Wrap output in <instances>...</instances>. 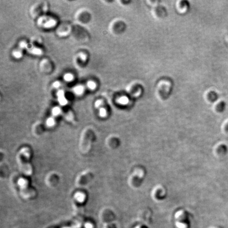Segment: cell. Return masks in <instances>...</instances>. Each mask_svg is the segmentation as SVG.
Wrapping results in <instances>:
<instances>
[{
	"label": "cell",
	"mask_w": 228,
	"mask_h": 228,
	"mask_svg": "<svg viewBox=\"0 0 228 228\" xmlns=\"http://www.w3.org/2000/svg\"><path fill=\"white\" fill-rule=\"evenodd\" d=\"M136 228H145L144 226H142H142H137V227H136Z\"/></svg>",
	"instance_id": "83f0119b"
},
{
	"label": "cell",
	"mask_w": 228,
	"mask_h": 228,
	"mask_svg": "<svg viewBox=\"0 0 228 228\" xmlns=\"http://www.w3.org/2000/svg\"><path fill=\"white\" fill-rule=\"evenodd\" d=\"M52 86L55 88H59L61 86L60 82L58 81H56L53 82Z\"/></svg>",
	"instance_id": "603a6c76"
},
{
	"label": "cell",
	"mask_w": 228,
	"mask_h": 228,
	"mask_svg": "<svg viewBox=\"0 0 228 228\" xmlns=\"http://www.w3.org/2000/svg\"><path fill=\"white\" fill-rule=\"evenodd\" d=\"M22 50L20 49L15 50L12 53V56L16 59H20L22 57Z\"/></svg>",
	"instance_id": "5bb4252c"
},
{
	"label": "cell",
	"mask_w": 228,
	"mask_h": 228,
	"mask_svg": "<svg viewBox=\"0 0 228 228\" xmlns=\"http://www.w3.org/2000/svg\"><path fill=\"white\" fill-rule=\"evenodd\" d=\"M176 225L179 228H188V215L184 211H180L176 214Z\"/></svg>",
	"instance_id": "7a4b0ae2"
},
{
	"label": "cell",
	"mask_w": 228,
	"mask_h": 228,
	"mask_svg": "<svg viewBox=\"0 0 228 228\" xmlns=\"http://www.w3.org/2000/svg\"><path fill=\"white\" fill-rule=\"evenodd\" d=\"M205 97L206 101L210 103H215L219 99L218 95L213 90H208L205 93Z\"/></svg>",
	"instance_id": "3957f363"
},
{
	"label": "cell",
	"mask_w": 228,
	"mask_h": 228,
	"mask_svg": "<svg viewBox=\"0 0 228 228\" xmlns=\"http://www.w3.org/2000/svg\"><path fill=\"white\" fill-rule=\"evenodd\" d=\"M64 81L67 82H70L71 81H73V76L70 73H66L64 75Z\"/></svg>",
	"instance_id": "9a60e30c"
},
{
	"label": "cell",
	"mask_w": 228,
	"mask_h": 228,
	"mask_svg": "<svg viewBox=\"0 0 228 228\" xmlns=\"http://www.w3.org/2000/svg\"><path fill=\"white\" fill-rule=\"evenodd\" d=\"M73 91L76 95L78 96H81L84 93L85 91V88L82 85H78V86H75V87L73 88Z\"/></svg>",
	"instance_id": "30bf717a"
},
{
	"label": "cell",
	"mask_w": 228,
	"mask_h": 228,
	"mask_svg": "<svg viewBox=\"0 0 228 228\" xmlns=\"http://www.w3.org/2000/svg\"><path fill=\"white\" fill-rule=\"evenodd\" d=\"M81 226V223H76V225H73L70 226H67L64 228H80Z\"/></svg>",
	"instance_id": "44dd1931"
},
{
	"label": "cell",
	"mask_w": 228,
	"mask_h": 228,
	"mask_svg": "<svg viewBox=\"0 0 228 228\" xmlns=\"http://www.w3.org/2000/svg\"><path fill=\"white\" fill-rule=\"evenodd\" d=\"M128 102V99L127 97H126V96L121 97L118 100V102L119 104H122V105L126 104V103L127 104Z\"/></svg>",
	"instance_id": "2e32d148"
},
{
	"label": "cell",
	"mask_w": 228,
	"mask_h": 228,
	"mask_svg": "<svg viewBox=\"0 0 228 228\" xmlns=\"http://www.w3.org/2000/svg\"><path fill=\"white\" fill-rule=\"evenodd\" d=\"M102 104H103V102L102 100H98L95 102V107L99 108L102 106Z\"/></svg>",
	"instance_id": "ffe728a7"
},
{
	"label": "cell",
	"mask_w": 228,
	"mask_h": 228,
	"mask_svg": "<svg viewBox=\"0 0 228 228\" xmlns=\"http://www.w3.org/2000/svg\"><path fill=\"white\" fill-rule=\"evenodd\" d=\"M21 152L24 157V159H23V157L21 155L19 154L18 155L19 162L20 164V165L21 166V168L25 174L30 175L32 172V168L29 163V159L30 157L29 151L27 148H25L21 150Z\"/></svg>",
	"instance_id": "6da1fadb"
},
{
	"label": "cell",
	"mask_w": 228,
	"mask_h": 228,
	"mask_svg": "<svg viewBox=\"0 0 228 228\" xmlns=\"http://www.w3.org/2000/svg\"><path fill=\"white\" fill-rule=\"evenodd\" d=\"M19 48H20V49L22 50L23 49H27V48L29 49L30 48L29 47L28 44L27 42H24V41H22V42H21L19 44Z\"/></svg>",
	"instance_id": "ac0fdd59"
},
{
	"label": "cell",
	"mask_w": 228,
	"mask_h": 228,
	"mask_svg": "<svg viewBox=\"0 0 228 228\" xmlns=\"http://www.w3.org/2000/svg\"><path fill=\"white\" fill-rule=\"evenodd\" d=\"M166 14V10L162 6H156L153 10V15L156 18H164Z\"/></svg>",
	"instance_id": "277c9868"
},
{
	"label": "cell",
	"mask_w": 228,
	"mask_h": 228,
	"mask_svg": "<svg viewBox=\"0 0 228 228\" xmlns=\"http://www.w3.org/2000/svg\"><path fill=\"white\" fill-rule=\"evenodd\" d=\"M57 23L56 21L54 19H46L45 22L44 23L43 27L46 28H51L56 26Z\"/></svg>",
	"instance_id": "9c48e42d"
},
{
	"label": "cell",
	"mask_w": 228,
	"mask_h": 228,
	"mask_svg": "<svg viewBox=\"0 0 228 228\" xmlns=\"http://www.w3.org/2000/svg\"><path fill=\"white\" fill-rule=\"evenodd\" d=\"M79 58H80V59H81V60L84 61L86 60V58H87L86 55L84 53H79Z\"/></svg>",
	"instance_id": "7402d4cb"
},
{
	"label": "cell",
	"mask_w": 228,
	"mask_h": 228,
	"mask_svg": "<svg viewBox=\"0 0 228 228\" xmlns=\"http://www.w3.org/2000/svg\"><path fill=\"white\" fill-rule=\"evenodd\" d=\"M58 101L61 106H65L68 103L67 99L64 95V92L62 90H59L57 93Z\"/></svg>",
	"instance_id": "52a82bcc"
},
{
	"label": "cell",
	"mask_w": 228,
	"mask_h": 228,
	"mask_svg": "<svg viewBox=\"0 0 228 228\" xmlns=\"http://www.w3.org/2000/svg\"><path fill=\"white\" fill-rule=\"evenodd\" d=\"M218 151L220 154L222 155H226L228 153V148L226 145L221 144L218 148Z\"/></svg>",
	"instance_id": "8fae6325"
},
{
	"label": "cell",
	"mask_w": 228,
	"mask_h": 228,
	"mask_svg": "<svg viewBox=\"0 0 228 228\" xmlns=\"http://www.w3.org/2000/svg\"><path fill=\"white\" fill-rule=\"evenodd\" d=\"M99 115L101 117H104L107 116V110L105 108L101 107L99 108Z\"/></svg>",
	"instance_id": "e0dca14e"
},
{
	"label": "cell",
	"mask_w": 228,
	"mask_h": 228,
	"mask_svg": "<svg viewBox=\"0 0 228 228\" xmlns=\"http://www.w3.org/2000/svg\"><path fill=\"white\" fill-rule=\"evenodd\" d=\"M96 86H97L96 84L93 81H88L87 83V87L89 89L91 90H95L96 88Z\"/></svg>",
	"instance_id": "4fadbf2b"
},
{
	"label": "cell",
	"mask_w": 228,
	"mask_h": 228,
	"mask_svg": "<svg viewBox=\"0 0 228 228\" xmlns=\"http://www.w3.org/2000/svg\"><path fill=\"white\" fill-rule=\"evenodd\" d=\"M226 128L227 131H228V122H226Z\"/></svg>",
	"instance_id": "484cf974"
},
{
	"label": "cell",
	"mask_w": 228,
	"mask_h": 228,
	"mask_svg": "<svg viewBox=\"0 0 228 228\" xmlns=\"http://www.w3.org/2000/svg\"><path fill=\"white\" fill-rule=\"evenodd\" d=\"M47 122L48 124L49 125H53L54 124L55 121H54L53 118H49L48 119Z\"/></svg>",
	"instance_id": "cb8c5ba5"
},
{
	"label": "cell",
	"mask_w": 228,
	"mask_h": 228,
	"mask_svg": "<svg viewBox=\"0 0 228 228\" xmlns=\"http://www.w3.org/2000/svg\"><path fill=\"white\" fill-rule=\"evenodd\" d=\"M61 113V109L58 107H56L52 110V114L54 116H58Z\"/></svg>",
	"instance_id": "d6986e66"
},
{
	"label": "cell",
	"mask_w": 228,
	"mask_h": 228,
	"mask_svg": "<svg viewBox=\"0 0 228 228\" xmlns=\"http://www.w3.org/2000/svg\"><path fill=\"white\" fill-rule=\"evenodd\" d=\"M104 228H110V227H109V226H108V225H105V226H104Z\"/></svg>",
	"instance_id": "4316f807"
},
{
	"label": "cell",
	"mask_w": 228,
	"mask_h": 228,
	"mask_svg": "<svg viewBox=\"0 0 228 228\" xmlns=\"http://www.w3.org/2000/svg\"><path fill=\"white\" fill-rule=\"evenodd\" d=\"M85 228H93V225L91 223H87L85 225Z\"/></svg>",
	"instance_id": "d4e9b609"
},
{
	"label": "cell",
	"mask_w": 228,
	"mask_h": 228,
	"mask_svg": "<svg viewBox=\"0 0 228 228\" xmlns=\"http://www.w3.org/2000/svg\"><path fill=\"white\" fill-rule=\"evenodd\" d=\"M28 51L30 53L35 56H40L42 54V51L38 48H30L28 49Z\"/></svg>",
	"instance_id": "7c38bea8"
},
{
	"label": "cell",
	"mask_w": 228,
	"mask_h": 228,
	"mask_svg": "<svg viewBox=\"0 0 228 228\" xmlns=\"http://www.w3.org/2000/svg\"><path fill=\"white\" fill-rule=\"evenodd\" d=\"M214 108L217 112L219 113H222L226 110V103L225 101L219 99L215 103H214Z\"/></svg>",
	"instance_id": "8992f818"
},
{
	"label": "cell",
	"mask_w": 228,
	"mask_h": 228,
	"mask_svg": "<svg viewBox=\"0 0 228 228\" xmlns=\"http://www.w3.org/2000/svg\"><path fill=\"white\" fill-rule=\"evenodd\" d=\"M142 88L138 84H136L134 86H131V89H130V93L133 97H137L140 96L142 93Z\"/></svg>",
	"instance_id": "ba28073f"
},
{
	"label": "cell",
	"mask_w": 228,
	"mask_h": 228,
	"mask_svg": "<svg viewBox=\"0 0 228 228\" xmlns=\"http://www.w3.org/2000/svg\"><path fill=\"white\" fill-rule=\"evenodd\" d=\"M176 7L177 11L179 12V13H185L187 12L188 9H189V4L188 2L182 1H179L177 2L176 4Z\"/></svg>",
	"instance_id": "5b68a950"
}]
</instances>
